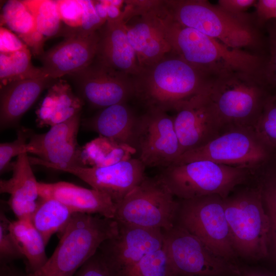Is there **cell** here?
<instances>
[{"mask_svg": "<svg viewBox=\"0 0 276 276\" xmlns=\"http://www.w3.org/2000/svg\"><path fill=\"white\" fill-rule=\"evenodd\" d=\"M178 200L176 223L197 237L217 255L239 263L231 240L223 198L213 194Z\"/></svg>", "mask_w": 276, "mask_h": 276, "instance_id": "obj_10", "label": "cell"}, {"mask_svg": "<svg viewBox=\"0 0 276 276\" xmlns=\"http://www.w3.org/2000/svg\"><path fill=\"white\" fill-rule=\"evenodd\" d=\"M163 232L164 246L176 276H239L240 263L217 255L179 225L175 223Z\"/></svg>", "mask_w": 276, "mask_h": 276, "instance_id": "obj_11", "label": "cell"}, {"mask_svg": "<svg viewBox=\"0 0 276 276\" xmlns=\"http://www.w3.org/2000/svg\"><path fill=\"white\" fill-rule=\"evenodd\" d=\"M209 97L225 131L254 128L270 95L262 76L235 72L213 79Z\"/></svg>", "mask_w": 276, "mask_h": 276, "instance_id": "obj_6", "label": "cell"}, {"mask_svg": "<svg viewBox=\"0 0 276 276\" xmlns=\"http://www.w3.org/2000/svg\"><path fill=\"white\" fill-rule=\"evenodd\" d=\"M12 176L0 181L1 193L10 195L8 204L18 219L30 220L36 210L39 198L35 176L27 153L17 157L11 164Z\"/></svg>", "mask_w": 276, "mask_h": 276, "instance_id": "obj_23", "label": "cell"}, {"mask_svg": "<svg viewBox=\"0 0 276 276\" xmlns=\"http://www.w3.org/2000/svg\"><path fill=\"white\" fill-rule=\"evenodd\" d=\"M118 232L119 225L114 219L75 213L59 233V243L46 263L27 276H74L96 254L102 243Z\"/></svg>", "mask_w": 276, "mask_h": 276, "instance_id": "obj_5", "label": "cell"}, {"mask_svg": "<svg viewBox=\"0 0 276 276\" xmlns=\"http://www.w3.org/2000/svg\"><path fill=\"white\" fill-rule=\"evenodd\" d=\"M118 225V234L97 250L110 276H126L145 255L164 245L162 229Z\"/></svg>", "mask_w": 276, "mask_h": 276, "instance_id": "obj_13", "label": "cell"}, {"mask_svg": "<svg viewBox=\"0 0 276 276\" xmlns=\"http://www.w3.org/2000/svg\"><path fill=\"white\" fill-rule=\"evenodd\" d=\"M42 76H47L41 67L33 65L28 48L12 53H0L1 86L16 81Z\"/></svg>", "mask_w": 276, "mask_h": 276, "instance_id": "obj_29", "label": "cell"}, {"mask_svg": "<svg viewBox=\"0 0 276 276\" xmlns=\"http://www.w3.org/2000/svg\"><path fill=\"white\" fill-rule=\"evenodd\" d=\"M134 147L146 167L165 168L172 165L181 155L173 116L153 109L139 116Z\"/></svg>", "mask_w": 276, "mask_h": 276, "instance_id": "obj_12", "label": "cell"}, {"mask_svg": "<svg viewBox=\"0 0 276 276\" xmlns=\"http://www.w3.org/2000/svg\"><path fill=\"white\" fill-rule=\"evenodd\" d=\"M98 41V30L66 37L38 57L42 64L41 68L47 76L54 79L78 73L95 59Z\"/></svg>", "mask_w": 276, "mask_h": 276, "instance_id": "obj_19", "label": "cell"}, {"mask_svg": "<svg viewBox=\"0 0 276 276\" xmlns=\"http://www.w3.org/2000/svg\"><path fill=\"white\" fill-rule=\"evenodd\" d=\"M124 16L123 12L116 19L107 20L98 30L99 41L95 59L108 67L134 76L142 69L128 39Z\"/></svg>", "mask_w": 276, "mask_h": 276, "instance_id": "obj_20", "label": "cell"}, {"mask_svg": "<svg viewBox=\"0 0 276 276\" xmlns=\"http://www.w3.org/2000/svg\"><path fill=\"white\" fill-rule=\"evenodd\" d=\"M31 134V130L24 128L19 129L17 137L13 142L2 143L0 144V172L11 169V159L21 154L27 153V144Z\"/></svg>", "mask_w": 276, "mask_h": 276, "instance_id": "obj_37", "label": "cell"}, {"mask_svg": "<svg viewBox=\"0 0 276 276\" xmlns=\"http://www.w3.org/2000/svg\"><path fill=\"white\" fill-rule=\"evenodd\" d=\"M157 15L171 52L213 79L235 72L261 75L265 55L229 48L174 21L163 10Z\"/></svg>", "mask_w": 276, "mask_h": 276, "instance_id": "obj_1", "label": "cell"}, {"mask_svg": "<svg viewBox=\"0 0 276 276\" xmlns=\"http://www.w3.org/2000/svg\"><path fill=\"white\" fill-rule=\"evenodd\" d=\"M138 117L126 103H121L101 109L93 117L83 120L82 125L99 135L134 148Z\"/></svg>", "mask_w": 276, "mask_h": 276, "instance_id": "obj_24", "label": "cell"}, {"mask_svg": "<svg viewBox=\"0 0 276 276\" xmlns=\"http://www.w3.org/2000/svg\"><path fill=\"white\" fill-rule=\"evenodd\" d=\"M80 118L81 113H79L51 127L45 133L31 132L27 144V152L37 157L29 156L31 164L59 171L70 166H83L81 147L77 142Z\"/></svg>", "mask_w": 276, "mask_h": 276, "instance_id": "obj_14", "label": "cell"}, {"mask_svg": "<svg viewBox=\"0 0 276 276\" xmlns=\"http://www.w3.org/2000/svg\"><path fill=\"white\" fill-rule=\"evenodd\" d=\"M255 6L256 23L259 26H265L269 21L275 19L276 0L257 1Z\"/></svg>", "mask_w": 276, "mask_h": 276, "instance_id": "obj_40", "label": "cell"}, {"mask_svg": "<svg viewBox=\"0 0 276 276\" xmlns=\"http://www.w3.org/2000/svg\"><path fill=\"white\" fill-rule=\"evenodd\" d=\"M136 150L126 144L99 135L81 147L83 166L104 167L133 158Z\"/></svg>", "mask_w": 276, "mask_h": 276, "instance_id": "obj_27", "label": "cell"}, {"mask_svg": "<svg viewBox=\"0 0 276 276\" xmlns=\"http://www.w3.org/2000/svg\"><path fill=\"white\" fill-rule=\"evenodd\" d=\"M57 80L42 76L16 81L1 86V129L17 125L41 93Z\"/></svg>", "mask_w": 276, "mask_h": 276, "instance_id": "obj_22", "label": "cell"}, {"mask_svg": "<svg viewBox=\"0 0 276 276\" xmlns=\"http://www.w3.org/2000/svg\"><path fill=\"white\" fill-rule=\"evenodd\" d=\"M145 168L138 158H131L107 167L70 166L59 171L71 173L106 194L117 206L145 176Z\"/></svg>", "mask_w": 276, "mask_h": 276, "instance_id": "obj_18", "label": "cell"}, {"mask_svg": "<svg viewBox=\"0 0 276 276\" xmlns=\"http://www.w3.org/2000/svg\"><path fill=\"white\" fill-rule=\"evenodd\" d=\"M274 153L260 138L255 128H235L202 147L183 153L172 165L210 160L254 171Z\"/></svg>", "mask_w": 276, "mask_h": 276, "instance_id": "obj_9", "label": "cell"}, {"mask_svg": "<svg viewBox=\"0 0 276 276\" xmlns=\"http://www.w3.org/2000/svg\"><path fill=\"white\" fill-rule=\"evenodd\" d=\"M10 221L3 212L0 214V265L12 263L24 258L10 228Z\"/></svg>", "mask_w": 276, "mask_h": 276, "instance_id": "obj_35", "label": "cell"}, {"mask_svg": "<svg viewBox=\"0 0 276 276\" xmlns=\"http://www.w3.org/2000/svg\"><path fill=\"white\" fill-rule=\"evenodd\" d=\"M61 19L66 25L62 31L64 37L77 33L81 25L83 15L82 1H57Z\"/></svg>", "mask_w": 276, "mask_h": 276, "instance_id": "obj_36", "label": "cell"}, {"mask_svg": "<svg viewBox=\"0 0 276 276\" xmlns=\"http://www.w3.org/2000/svg\"><path fill=\"white\" fill-rule=\"evenodd\" d=\"M74 213L56 199L39 197L31 221L46 246L54 234L60 233L65 228Z\"/></svg>", "mask_w": 276, "mask_h": 276, "instance_id": "obj_28", "label": "cell"}, {"mask_svg": "<svg viewBox=\"0 0 276 276\" xmlns=\"http://www.w3.org/2000/svg\"><path fill=\"white\" fill-rule=\"evenodd\" d=\"M260 138L276 153V94L267 99L255 127Z\"/></svg>", "mask_w": 276, "mask_h": 276, "instance_id": "obj_33", "label": "cell"}, {"mask_svg": "<svg viewBox=\"0 0 276 276\" xmlns=\"http://www.w3.org/2000/svg\"><path fill=\"white\" fill-rule=\"evenodd\" d=\"M239 276H276V270L240 264Z\"/></svg>", "mask_w": 276, "mask_h": 276, "instance_id": "obj_42", "label": "cell"}, {"mask_svg": "<svg viewBox=\"0 0 276 276\" xmlns=\"http://www.w3.org/2000/svg\"><path fill=\"white\" fill-rule=\"evenodd\" d=\"M252 174L247 169L197 160L172 165L157 176L178 199L213 194L224 199L237 186L249 182Z\"/></svg>", "mask_w": 276, "mask_h": 276, "instance_id": "obj_7", "label": "cell"}, {"mask_svg": "<svg viewBox=\"0 0 276 276\" xmlns=\"http://www.w3.org/2000/svg\"><path fill=\"white\" fill-rule=\"evenodd\" d=\"M39 197L56 199L74 213L98 214L113 219L116 205L106 194L94 189L85 188L72 183L38 182Z\"/></svg>", "mask_w": 276, "mask_h": 276, "instance_id": "obj_21", "label": "cell"}, {"mask_svg": "<svg viewBox=\"0 0 276 276\" xmlns=\"http://www.w3.org/2000/svg\"><path fill=\"white\" fill-rule=\"evenodd\" d=\"M208 89L183 103L173 116L181 155L204 146L225 132Z\"/></svg>", "mask_w": 276, "mask_h": 276, "instance_id": "obj_17", "label": "cell"}, {"mask_svg": "<svg viewBox=\"0 0 276 276\" xmlns=\"http://www.w3.org/2000/svg\"><path fill=\"white\" fill-rule=\"evenodd\" d=\"M70 76L79 96L95 108L101 109L126 103L134 96L132 76L108 67L95 58L87 67Z\"/></svg>", "mask_w": 276, "mask_h": 276, "instance_id": "obj_15", "label": "cell"}, {"mask_svg": "<svg viewBox=\"0 0 276 276\" xmlns=\"http://www.w3.org/2000/svg\"><path fill=\"white\" fill-rule=\"evenodd\" d=\"M126 276H176L164 246L145 255Z\"/></svg>", "mask_w": 276, "mask_h": 276, "instance_id": "obj_32", "label": "cell"}, {"mask_svg": "<svg viewBox=\"0 0 276 276\" xmlns=\"http://www.w3.org/2000/svg\"><path fill=\"white\" fill-rule=\"evenodd\" d=\"M275 19H276V16H275Z\"/></svg>", "mask_w": 276, "mask_h": 276, "instance_id": "obj_44", "label": "cell"}, {"mask_svg": "<svg viewBox=\"0 0 276 276\" xmlns=\"http://www.w3.org/2000/svg\"><path fill=\"white\" fill-rule=\"evenodd\" d=\"M153 2L137 1L135 8L124 12L127 36L142 70L171 52Z\"/></svg>", "mask_w": 276, "mask_h": 276, "instance_id": "obj_16", "label": "cell"}, {"mask_svg": "<svg viewBox=\"0 0 276 276\" xmlns=\"http://www.w3.org/2000/svg\"><path fill=\"white\" fill-rule=\"evenodd\" d=\"M28 48L23 41L4 27L0 29V53H12Z\"/></svg>", "mask_w": 276, "mask_h": 276, "instance_id": "obj_38", "label": "cell"}, {"mask_svg": "<svg viewBox=\"0 0 276 276\" xmlns=\"http://www.w3.org/2000/svg\"><path fill=\"white\" fill-rule=\"evenodd\" d=\"M9 228L26 259V274L37 271L49 259L41 235L30 220L17 219L10 221Z\"/></svg>", "mask_w": 276, "mask_h": 276, "instance_id": "obj_26", "label": "cell"}, {"mask_svg": "<svg viewBox=\"0 0 276 276\" xmlns=\"http://www.w3.org/2000/svg\"><path fill=\"white\" fill-rule=\"evenodd\" d=\"M223 201L232 244L238 258L257 262L269 257L270 221L252 179L237 186Z\"/></svg>", "mask_w": 276, "mask_h": 276, "instance_id": "obj_3", "label": "cell"}, {"mask_svg": "<svg viewBox=\"0 0 276 276\" xmlns=\"http://www.w3.org/2000/svg\"><path fill=\"white\" fill-rule=\"evenodd\" d=\"M23 1L35 18L36 30L46 39L62 35V20L57 1Z\"/></svg>", "mask_w": 276, "mask_h": 276, "instance_id": "obj_30", "label": "cell"}, {"mask_svg": "<svg viewBox=\"0 0 276 276\" xmlns=\"http://www.w3.org/2000/svg\"><path fill=\"white\" fill-rule=\"evenodd\" d=\"M179 206L158 176H145L117 205L113 219L119 225L167 230L175 224Z\"/></svg>", "mask_w": 276, "mask_h": 276, "instance_id": "obj_8", "label": "cell"}, {"mask_svg": "<svg viewBox=\"0 0 276 276\" xmlns=\"http://www.w3.org/2000/svg\"><path fill=\"white\" fill-rule=\"evenodd\" d=\"M74 276H110L99 254L88 259Z\"/></svg>", "mask_w": 276, "mask_h": 276, "instance_id": "obj_39", "label": "cell"}, {"mask_svg": "<svg viewBox=\"0 0 276 276\" xmlns=\"http://www.w3.org/2000/svg\"><path fill=\"white\" fill-rule=\"evenodd\" d=\"M84 101L74 93L70 84L58 79L36 111L37 126L52 127L64 122L81 113Z\"/></svg>", "mask_w": 276, "mask_h": 276, "instance_id": "obj_25", "label": "cell"}, {"mask_svg": "<svg viewBox=\"0 0 276 276\" xmlns=\"http://www.w3.org/2000/svg\"><path fill=\"white\" fill-rule=\"evenodd\" d=\"M1 24L22 40L36 30L35 18L23 1L11 0L3 6Z\"/></svg>", "mask_w": 276, "mask_h": 276, "instance_id": "obj_31", "label": "cell"}, {"mask_svg": "<svg viewBox=\"0 0 276 276\" xmlns=\"http://www.w3.org/2000/svg\"><path fill=\"white\" fill-rule=\"evenodd\" d=\"M132 77L134 96L147 110L165 112L207 90L213 80L172 52Z\"/></svg>", "mask_w": 276, "mask_h": 276, "instance_id": "obj_2", "label": "cell"}, {"mask_svg": "<svg viewBox=\"0 0 276 276\" xmlns=\"http://www.w3.org/2000/svg\"><path fill=\"white\" fill-rule=\"evenodd\" d=\"M267 34V53L262 70V77L271 95L276 94V19L265 25Z\"/></svg>", "mask_w": 276, "mask_h": 276, "instance_id": "obj_34", "label": "cell"}, {"mask_svg": "<svg viewBox=\"0 0 276 276\" xmlns=\"http://www.w3.org/2000/svg\"><path fill=\"white\" fill-rule=\"evenodd\" d=\"M160 3L164 11L174 21L229 48H262L266 44L246 14H231L205 0H167L160 1Z\"/></svg>", "mask_w": 276, "mask_h": 276, "instance_id": "obj_4", "label": "cell"}, {"mask_svg": "<svg viewBox=\"0 0 276 276\" xmlns=\"http://www.w3.org/2000/svg\"><path fill=\"white\" fill-rule=\"evenodd\" d=\"M0 276H27V274L11 263L0 265Z\"/></svg>", "mask_w": 276, "mask_h": 276, "instance_id": "obj_43", "label": "cell"}, {"mask_svg": "<svg viewBox=\"0 0 276 276\" xmlns=\"http://www.w3.org/2000/svg\"><path fill=\"white\" fill-rule=\"evenodd\" d=\"M256 2V0H219L217 6L231 14L241 16Z\"/></svg>", "mask_w": 276, "mask_h": 276, "instance_id": "obj_41", "label": "cell"}]
</instances>
